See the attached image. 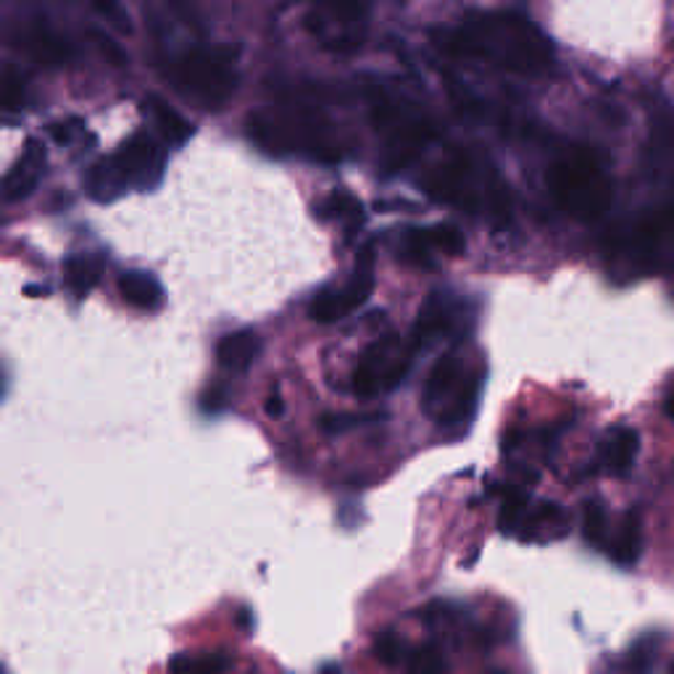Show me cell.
<instances>
[{
    "instance_id": "6da1fadb",
    "label": "cell",
    "mask_w": 674,
    "mask_h": 674,
    "mask_svg": "<svg viewBox=\"0 0 674 674\" xmlns=\"http://www.w3.org/2000/svg\"><path fill=\"white\" fill-rule=\"evenodd\" d=\"M456 56L475 58L513 75L538 77L553 66L551 40L517 13H483L466 19L445 37Z\"/></svg>"
},
{
    "instance_id": "7a4b0ae2",
    "label": "cell",
    "mask_w": 674,
    "mask_h": 674,
    "mask_svg": "<svg viewBox=\"0 0 674 674\" xmlns=\"http://www.w3.org/2000/svg\"><path fill=\"white\" fill-rule=\"evenodd\" d=\"M248 135L269 156H306L322 164L343 162L335 132L306 106H266L248 117Z\"/></svg>"
},
{
    "instance_id": "3957f363",
    "label": "cell",
    "mask_w": 674,
    "mask_h": 674,
    "mask_svg": "<svg viewBox=\"0 0 674 674\" xmlns=\"http://www.w3.org/2000/svg\"><path fill=\"white\" fill-rule=\"evenodd\" d=\"M549 188L559 209L579 222H598L614 200L609 172L585 151L570 153L551 166Z\"/></svg>"
},
{
    "instance_id": "277c9868",
    "label": "cell",
    "mask_w": 674,
    "mask_h": 674,
    "mask_svg": "<svg viewBox=\"0 0 674 674\" xmlns=\"http://www.w3.org/2000/svg\"><path fill=\"white\" fill-rule=\"evenodd\" d=\"M479 393H483V372L472 369L456 353H445L427 375L422 409L443 430H458L475 417Z\"/></svg>"
},
{
    "instance_id": "5b68a950",
    "label": "cell",
    "mask_w": 674,
    "mask_h": 674,
    "mask_svg": "<svg viewBox=\"0 0 674 674\" xmlns=\"http://www.w3.org/2000/svg\"><path fill=\"white\" fill-rule=\"evenodd\" d=\"M172 88L200 106V109H222L237 90L235 56L230 48H196L166 69Z\"/></svg>"
},
{
    "instance_id": "8992f818",
    "label": "cell",
    "mask_w": 674,
    "mask_h": 674,
    "mask_svg": "<svg viewBox=\"0 0 674 674\" xmlns=\"http://www.w3.org/2000/svg\"><path fill=\"white\" fill-rule=\"evenodd\" d=\"M424 188L432 198L462 211L479 213L487 206L496 217H509V192L496 177L485 179L483 166H477L464 153L432 169L424 179Z\"/></svg>"
},
{
    "instance_id": "52a82bcc",
    "label": "cell",
    "mask_w": 674,
    "mask_h": 674,
    "mask_svg": "<svg viewBox=\"0 0 674 674\" xmlns=\"http://www.w3.org/2000/svg\"><path fill=\"white\" fill-rule=\"evenodd\" d=\"M570 513L562 504L532 498L524 490L511 487L498 511V527L504 535L522 543H553L570 532Z\"/></svg>"
},
{
    "instance_id": "ba28073f",
    "label": "cell",
    "mask_w": 674,
    "mask_h": 674,
    "mask_svg": "<svg viewBox=\"0 0 674 674\" xmlns=\"http://www.w3.org/2000/svg\"><path fill=\"white\" fill-rule=\"evenodd\" d=\"M375 126L383 132L387 145V162L393 166H406L422 153L435 137V130L427 122L424 113L413 109L411 103L390 98H377L375 109H372Z\"/></svg>"
},
{
    "instance_id": "9c48e42d",
    "label": "cell",
    "mask_w": 674,
    "mask_h": 674,
    "mask_svg": "<svg viewBox=\"0 0 674 674\" xmlns=\"http://www.w3.org/2000/svg\"><path fill=\"white\" fill-rule=\"evenodd\" d=\"M413 356H417V349H413L409 338H379L358 358L356 372H353V390L362 398H377L393 393L409 377Z\"/></svg>"
},
{
    "instance_id": "30bf717a",
    "label": "cell",
    "mask_w": 674,
    "mask_h": 674,
    "mask_svg": "<svg viewBox=\"0 0 674 674\" xmlns=\"http://www.w3.org/2000/svg\"><path fill=\"white\" fill-rule=\"evenodd\" d=\"M306 19L309 32L327 51L351 53L362 48L369 19V0H311Z\"/></svg>"
},
{
    "instance_id": "8fae6325",
    "label": "cell",
    "mask_w": 674,
    "mask_h": 674,
    "mask_svg": "<svg viewBox=\"0 0 674 674\" xmlns=\"http://www.w3.org/2000/svg\"><path fill=\"white\" fill-rule=\"evenodd\" d=\"M375 292V251L364 248L358 251L356 269L345 288H327L311 300L309 317L319 324H332L345 319L353 313L358 306H364L366 300Z\"/></svg>"
},
{
    "instance_id": "7c38bea8",
    "label": "cell",
    "mask_w": 674,
    "mask_h": 674,
    "mask_svg": "<svg viewBox=\"0 0 674 674\" xmlns=\"http://www.w3.org/2000/svg\"><path fill=\"white\" fill-rule=\"evenodd\" d=\"M113 164L119 166L130 190H153L158 188V183L164 179L166 172V153L156 137L137 132L122 148L113 153Z\"/></svg>"
},
{
    "instance_id": "4fadbf2b",
    "label": "cell",
    "mask_w": 674,
    "mask_h": 674,
    "mask_svg": "<svg viewBox=\"0 0 674 674\" xmlns=\"http://www.w3.org/2000/svg\"><path fill=\"white\" fill-rule=\"evenodd\" d=\"M462 327H466L464 300L451 296V292H432V296L424 300L417 322H413V332L409 340L413 349L422 351L430 349L438 340L462 335Z\"/></svg>"
},
{
    "instance_id": "5bb4252c",
    "label": "cell",
    "mask_w": 674,
    "mask_h": 674,
    "mask_svg": "<svg viewBox=\"0 0 674 674\" xmlns=\"http://www.w3.org/2000/svg\"><path fill=\"white\" fill-rule=\"evenodd\" d=\"M45 158H48L45 145L40 140H30L19 162L0 179V198L9 200V203H19V200L30 198L37 190L40 177L45 172Z\"/></svg>"
},
{
    "instance_id": "9a60e30c",
    "label": "cell",
    "mask_w": 674,
    "mask_h": 674,
    "mask_svg": "<svg viewBox=\"0 0 674 674\" xmlns=\"http://www.w3.org/2000/svg\"><path fill=\"white\" fill-rule=\"evenodd\" d=\"M640 435L632 427H614L598 443V466L611 477H627L636 469Z\"/></svg>"
},
{
    "instance_id": "2e32d148",
    "label": "cell",
    "mask_w": 674,
    "mask_h": 674,
    "mask_svg": "<svg viewBox=\"0 0 674 674\" xmlns=\"http://www.w3.org/2000/svg\"><path fill=\"white\" fill-rule=\"evenodd\" d=\"M604 551L609 553V559H614V564L625 566V570L640 562V553H643V522H640L638 511H625L617 527H609Z\"/></svg>"
},
{
    "instance_id": "e0dca14e",
    "label": "cell",
    "mask_w": 674,
    "mask_h": 674,
    "mask_svg": "<svg viewBox=\"0 0 674 674\" xmlns=\"http://www.w3.org/2000/svg\"><path fill=\"white\" fill-rule=\"evenodd\" d=\"M409 253L413 262L430 264L432 253H443V256H462L464 253V235L451 224H438L430 230H411L409 232Z\"/></svg>"
},
{
    "instance_id": "ac0fdd59",
    "label": "cell",
    "mask_w": 674,
    "mask_h": 674,
    "mask_svg": "<svg viewBox=\"0 0 674 674\" xmlns=\"http://www.w3.org/2000/svg\"><path fill=\"white\" fill-rule=\"evenodd\" d=\"M258 356H262V338L253 330L230 332L217 343V364L226 372H235V375L248 372V366Z\"/></svg>"
},
{
    "instance_id": "d6986e66",
    "label": "cell",
    "mask_w": 674,
    "mask_h": 674,
    "mask_svg": "<svg viewBox=\"0 0 674 674\" xmlns=\"http://www.w3.org/2000/svg\"><path fill=\"white\" fill-rule=\"evenodd\" d=\"M16 45L26 56L35 58V62L43 66H62L64 62H69L71 56L69 45H66L56 32L45 30V26H30V30L16 40Z\"/></svg>"
},
{
    "instance_id": "ffe728a7",
    "label": "cell",
    "mask_w": 674,
    "mask_h": 674,
    "mask_svg": "<svg viewBox=\"0 0 674 674\" xmlns=\"http://www.w3.org/2000/svg\"><path fill=\"white\" fill-rule=\"evenodd\" d=\"M85 190H88V196L98 200V203H111V200L122 198L124 192L130 190V185H126L124 175L109 156L90 166L88 177H85Z\"/></svg>"
},
{
    "instance_id": "44dd1931",
    "label": "cell",
    "mask_w": 674,
    "mask_h": 674,
    "mask_svg": "<svg viewBox=\"0 0 674 674\" xmlns=\"http://www.w3.org/2000/svg\"><path fill=\"white\" fill-rule=\"evenodd\" d=\"M119 292L135 309H158L164 303V288L148 272H126L119 277Z\"/></svg>"
},
{
    "instance_id": "7402d4cb",
    "label": "cell",
    "mask_w": 674,
    "mask_h": 674,
    "mask_svg": "<svg viewBox=\"0 0 674 674\" xmlns=\"http://www.w3.org/2000/svg\"><path fill=\"white\" fill-rule=\"evenodd\" d=\"M100 275H103V264L90 253H79V256L66 258L64 264V283L75 298L90 296L92 288L100 283Z\"/></svg>"
},
{
    "instance_id": "603a6c76",
    "label": "cell",
    "mask_w": 674,
    "mask_h": 674,
    "mask_svg": "<svg viewBox=\"0 0 674 674\" xmlns=\"http://www.w3.org/2000/svg\"><path fill=\"white\" fill-rule=\"evenodd\" d=\"M659 649H662V636H645L632 643V649L614 664V674H649L659 659Z\"/></svg>"
},
{
    "instance_id": "cb8c5ba5",
    "label": "cell",
    "mask_w": 674,
    "mask_h": 674,
    "mask_svg": "<svg viewBox=\"0 0 674 674\" xmlns=\"http://www.w3.org/2000/svg\"><path fill=\"white\" fill-rule=\"evenodd\" d=\"M148 109L153 113V122H156L158 132H162L166 143L175 145V148L188 143L190 135H192V124L185 122V119L179 117V113L172 109L169 103H164L162 98H151Z\"/></svg>"
},
{
    "instance_id": "d4e9b609",
    "label": "cell",
    "mask_w": 674,
    "mask_h": 674,
    "mask_svg": "<svg viewBox=\"0 0 674 674\" xmlns=\"http://www.w3.org/2000/svg\"><path fill=\"white\" fill-rule=\"evenodd\" d=\"M232 666V659L226 653H179L169 662V674H226Z\"/></svg>"
},
{
    "instance_id": "484cf974",
    "label": "cell",
    "mask_w": 674,
    "mask_h": 674,
    "mask_svg": "<svg viewBox=\"0 0 674 674\" xmlns=\"http://www.w3.org/2000/svg\"><path fill=\"white\" fill-rule=\"evenodd\" d=\"M609 511H606V506L600 504L598 498L585 500V509H583V538L585 543H590L596 551H604L606 535H609Z\"/></svg>"
},
{
    "instance_id": "4316f807",
    "label": "cell",
    "mask_w": 674,
    "mask_h": 674,
    "mask_svg": "<svg viewBox=\"0 0 674 674\" xmlns=\"http://www.w3.org/2000/svg\"><path fill=\"white\" fill-rule=\"evenodd\" d=\"M322 217L349 222L351 230H356V226H362V222H364L362 203H358V200L353 198L351 192H332L330 200H327V206L322 209Z\"/></svg>"
},
{
    "instance_id": "83f0119b",
    "label": "cell",
    "mask_w": 674,
    "mask_h": 674,
    "mask_svg": "<svg viewBox=\"0 0 674 674\" xmlns=\"http://www.w3.org/2000/svg\"><path fill=\"white\" fill-rule=\"evenodd\" d=\"M24 100V79L19 77V71L11 69V66H0V109L16 111L22 109Z\"/></svg>"
},
{
    "instance_id": "f1b7e54d",
    "label": "cell",
    "mask_w": 674,
    "mask_h": 674,
    "mask_svg": "<svg viewBox=\"0 0 674 674\" xmlns=\"http://www.w3.org/2000/svg\"><path fill=\"white\" fill-rule=\"evenodd\" d=\"M90 5L96 9L100 16L106 19L111 26H117L119 32H130L132 24H130V16H126V11L122 9V3L119 0H90Z\"/></svg>"
},
{
    "instance_id": "f546056e",
    "label": "cell",
    "mask_w": 674,
    "mask_h": 674,
    "mask_svg": "<svg viewBox=\"0 0 674 674\" xmlns=\"http://www.w3.org/2000/svg\"><path fill=\"white\" fill-rule=\"evenodd\" d=\"M369 419H377V417H364V413H332V417L322 419V427L327 432H345V430H353V427H358V424H366Z\"/></svg>"
},
{
    "instance_id": "4dcf8cb0",
    "label": "cell",
    "mask_w": 674,
    "mask_h": 674,
    "mask_svg": "<svg viewBox=\"0 0 674 674\" xmlns=\"http://www.w3.org/2000/svg\"><path fill=\"white\" fill-rule=\"evenodd\" d=\"M79 130H82V122H77V119H71V122H66V124L48 126V132H51V135L56 137V143H62V145L71 143V140H75V135H77Z\"/></svg>"
},
{
    "instance_id": "1f68e13d",
    "label": "cell",
    "mask_w": 674,
    "mask_h": 674,
    "mask_svg": "<svg viewBox=\"0 0 674 674\" xmlns=\"http://www.w3.org/2000/svg\"><path fill=\"white\" fill-rule=\"evenodd\" d=\"M92 37H96V40H98V45H100V51H103V53H106V56H109V58H111V62H113V64H119V66H122V64H124V56H122V48H119V45H117V43H113V40H111V37H106V35H100V32H96V35H92Z\"/></svg>"
},
{
    "instance_id": "d6a6232c",
    "label": "cell",
    "mask_w": 674,
    "mask_h": 674,
    "mask_svg": "<svg viewBox=\"0 0 674 674\" xmlns=\"http://www.w3.org/2000/svg\"><path fill=\"white\" fill-rule=\"evenodd\" d=\"M222 406H224V390H222V387H213V390H209L203 396V409L217 411V409H222Z\"/></svg>"
},
{
    "instance_id": "836d02e7",
    "label": "cell",
    "mask_w": 674,
    "mask_h": 674,
    "mask_svg": "<svg viewBox=\"0 0 674 674\" xmlns=\"http://www.w3.org/2000/svg\"><path fill=\"white\" fill-rule=\"evenodd\" d=\"M266 411H269L272 417H279V413H283V400H279V396L269 398V404H266Z\"/></svg>"
},
{
    "instance_id": "e575fe53",
    "label": "cell",
    "mask_w": 674,
    "mask_h": 674,
    "mask_svg": "<svg viewBox=\"0 0 674 674\" xmlns=\"http://www.w3.org/2000/svg\"><path fill=\"white\" fill-rule=\"evenodd\" d=\"M493 674H509V672H493Z\"/></svg>"
},
{
    "instance_id": "d590c367",
    "label": "cell",
    "mask_w": 674,
    "mask_h": 674,
    "mask_svg": "<svg viewBox=\"0 0 674 674\" xmlns=\"http://www.w3.org/2000/svg\"><path fill=\"white\" fill-rule=\"evenodd\" d=\"M327 674H338V672H327Z\"/></svg>"
},
{
    "instance_id": "8d00e7d4",
    "label": "cell",
    "mask_w": 674,
    "mask_h": 674,
    "mask_svg": "<svg viewBox=\"0 0 674 674\" xmlns=\"http://www.w3.org/2000/svg\"><path fill=\"white\" fill-rule=\"evenodd\" d=\"M248 674H253V672H248Z\"/></svg>"
}]
</instances>
